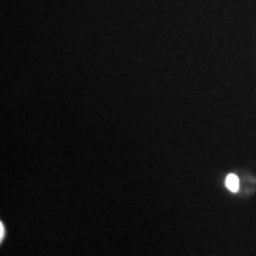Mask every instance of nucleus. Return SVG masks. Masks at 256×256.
<instances>
[{"label":"nucleus","instance_id":"f257e3e1","mask_svg":"<svg viewBox=\"0 0 256 256\" xmlns=\"http://www.w3.org/2000/svg\"><path fill=\"white\" fill-rule=\"evenodd\" d=\"M225 185L229 191L236 192L239 190V178L235 174H229L225 180Z\"/></svg>","mask_w":256,"mask_h":256}]
</instances>
